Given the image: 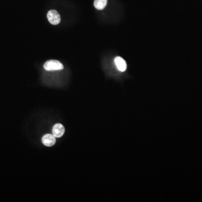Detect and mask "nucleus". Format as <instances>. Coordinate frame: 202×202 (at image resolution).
<instances>
[{"instance_id":"nucleus-1","label":"nucleus","mask_w":202,"mask_h":202,"mask_svg":"<svg viewBox=\"0 0 202 202\" xmlns=\"http://www.w3.org/2000/svg\"><path fill=\"white\" fill-rule=\"evenodd\" d=\"M44 68L47 71L61 70L64 69V66L61 62L54 60H50L44 63Z\"/></svg>"},{"instance_id":"nucleus-2","label":"nucleus","mask_w":202,"mask_h":202,"mask_svg":"<svg viewBox=\"0 0 202 202\" xmlns=\"http://www.w3.org/2000/svg\"><path fill=\"white\" fill-rule=\"evenodd\" d=\"M47 19L52 25H57L61 22L60 15L57 11L54 10L48 11L47 13Z\"/></svg>"},{"instance_id":"nucleus-3","label":"nucleus","mask_w":202,"mask_h":202,"mask_svg":"<svg viewBox=\"0 0 202 202\" xmlns=\"http://www.w3.org/2000/svg\"><path fill=\"white\" fill-rule=\"evenodd\" d=\"M42 143L46 147L54 146L56 143V137L53 134H47L42 138Z\"/></svg>"},{"instance_id":"nucleus-4","label":"nucleus","mask_w":202,"mask_h":202,"mask_svg":"<svg viewBox=\"0 0 202 202\" xmlns=\"http://www.w3.org/2000/svg\"><path fill=\"white\" fill-rule=\"evenodd\" d=\"M65 129L61 124H56L52 128V134L56 138H61L65 133Z\"/></svg>"},{"instance_id":"nucleus-5","label":"nucleus","mask_w":202,"mask_h":202,"mask_svg":"<svg viewBox=\"0 0 202 202\" xmlns=\"http://www.w3.org/2000/svg\"><path fill=\"white\" fill-rule=\"evenodd\" d=\"M115 63L117 68L119 71L121 72H124L125 71H126L127 65L126 61L123 59V58L119 56L116 57L115 58Z\"/></svg>"},{"instance_id":"nucleus-6","label":"nucleus","mask_w":202,"mask_h":202,"mask_svg":"<svg viewBox=\"0 0 202 202\" xmlns=\"http://www.w3.org/2000/svg\"><path fill=\"white\" fill-rule=\"evenodd\" d=\"M107 4V0H94V6L99 10H103Z\"/></svg>"}]
</instances>
